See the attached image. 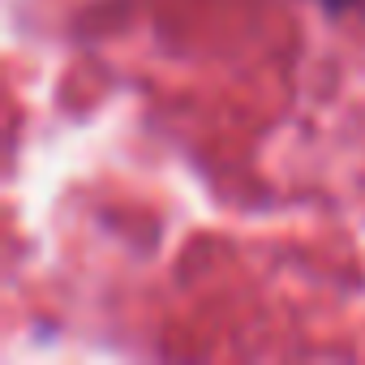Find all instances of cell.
I'll return each mask as SVG.
<instances>
[{"label": "cell", "instance_id": "obj_1", "mask_svg": "<svg viewBox=\"0 0 365 365\" xmlns=\"http://www.w3.org/2000/svg\"><path fill=\"white\" fill-rule=\"evenodd\" d=\"M327 14H344V9H365V0H322Z\"/></svg>", "mask_w": 365, "mask_h": 365}]
</instances>
